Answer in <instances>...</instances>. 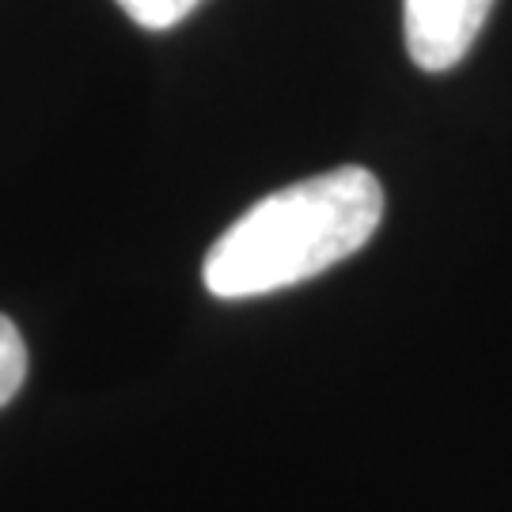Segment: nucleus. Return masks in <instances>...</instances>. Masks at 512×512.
Wrapping results in <instances>:
<instances>
[{
    "label": "nucleus",
    "mask_w": 512,
    "mask_h": 512,
    "mask_svg": "<svg viewBox=\"0 0 512 512\" xmlns=\"http://www.w3.org/2000/svg\"><path fill=\"white\" fill-rule=\"evenodd\" d=\"M384 220V186L365 167H334L266 194L209 247L205 289L247 300L300 285L361 251Z\"/></svg>",
    "instance_id": "nucleus-1"
},
{
    "label": "nucleus",
    "mask_w": 512,
    "mask_h": 512,
    "mask_svg": "<svg viewBox=\"0 0 512 512\" xmlns=\"http://www.w3.org/2000/svg\"><path fill=\"white\" fill-rule=\"evenodd\" d=\"M494 0H403L410 61L425 73H448L471 54Z\"/></svg>",
    "instance_id": "nucleus-2"
},
{
    "label": "nucleus",
    "mask_w": 512,
    "mask_h": 512,
    "mask_svg": "<svg viewBox=\"0 0 512 512\" xmlns=\"http://www.w3.org/2000/svg\"><path fill=\"white\" fill-rule=\"evenodd\" d=\"M27 380V346L23 334L8 315H0V406L16 399V391Z\"/></svg>",
    "instance_id": "nucleus-3"
},
{
    "label": "nucleus",
    "mask_w": 512,
    "mask_h": 512,
    "mask_svg": "<svg viewBox=\"0 0 512 512\" xmlns=\"http://www.w3.org/2000/svg\"><path fill=\"white\" fill-rule=\"evenodd\" d=\"M122 12H126L137 27H148V31H167L175 23H183L202 0H118Z\"/></svg>",
    "instance_id": "nucleus-4"
}]
</instances>
